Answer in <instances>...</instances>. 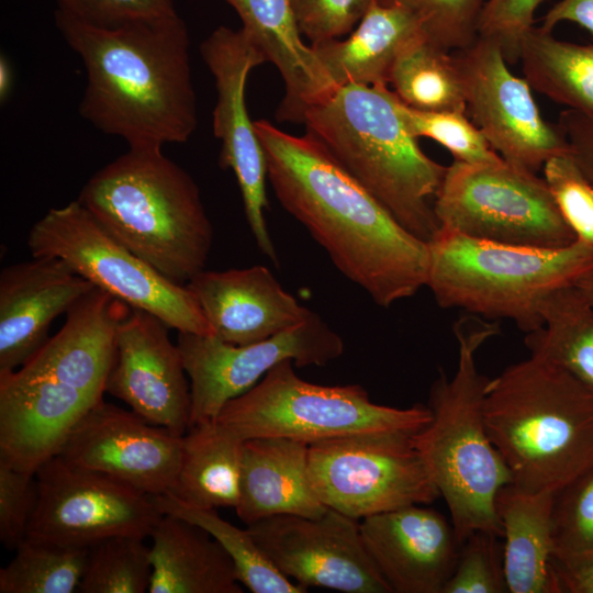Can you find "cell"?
Returning a JSON list of instances; mask_svg holds the SVG:
<instances>
[{
	"instance_id": "obj_49",
	"label": "cell",
	"mask_w": 593,
	"mask_h": 593,
	"mask_svg": "<svg viewBox=\"0 0 593 593\" xmlns=\"http://www.w3.org/2000/svg\"><path fill=\"white\" fill-rule=\"evenodd\" d=\"M573 284L582 292L589 302L593 304V266L579 276Z\"/></svg>"
},
{
	"instance_id": "obj_47",
	"label": "cell",
	"mask_w": 593,
	"mask_h": 593,
	"mask_svg": "<svg viewBox=\"0 0 593 593\" xmlns=\"http://www.w3.org/2000/svg\"><path fill=\"white\" fill-rule=\"evenodd\" d=\"M559 592L593 593V560L575 567L552 563Z\"/></svg>"
},
{
	"instance_id": "obj_11",
	"label": "cell",
	"mask_w": 593,
	"mask_h": 593,
	"mask_svg": "<svg viewBox=\"0 0 593 593\" xmlns=\"http://www.w3.org/2000/svg\"><path fill=\"white\" fill-rule=\"evenodd\" d=\"M415 434L361 433L309 444L316 496L355 519L434 502L440 493L415 448Z\"/></svg>"
},
{
	"instance_id": "obj_28",
	"label": "cell",
	"mask_w": 593,
	"mask_h": 593,
	"mask_svg": "<svg viewBox=\"0 0 593 593\" xmlns=\"http://www.w3.org/2000/svg\"><path fill=\"white\" fill-rule=\"evenodd\" d=\"M551 491H528L513 482L497 493L503 557L510 593H560L552 568Z\"/></svg>"
},
{
	"instance_id": "obj_3",
	"label": "cell",
	"mask_w": 593,
	"mask_h": 593,
	"mask_svg": "<svg viewBox=\"0 0 593 593\" xmlns=\"http://www.w3.org/2000/svg\"><path fill=\"white\" fill-rule=\"evenodd\" d=\"M78 200L120 243L174 283L205 269L213 227L192 177L163 147H128Z\"/></svg>"
},
{
	"instance_id": "obj_27",
	"label": "cell",
	"mask_w": 593,
	"mask_h": 593,
	"mask_svg": "<svg viewBox=\"0 0 593 593\" xmlns=\"http://www.w3.org/2000/svg\"><path fill=\"white\" fill-rule=\"evenodd\" d=\"M149 536V593H243L232 559L200 526L163 514Z\"/></svg>"
},
{
	"instance_id": "obj_45",
	"label": "cell",
	"mask_w": 593,
	"mask_h": 593,
	"mask_svg": "<svg viewBox=\"0 0 593 593\" xmlns=\"http://www.w3.org/2000/svg\"><path fill=\"white\" fill-rule=\"evenodd\" d=\"M557 124L568 142L569 155L593 186V119L567 109Z\"/></svg>"
},
{
	"instance_id": "obj_14",
	"label": "cell",
	"mask_w": 593,
	"mask_h": 593,
	"mask_svg": "<svg viewBox=\"0 0 593 593\" xmlns=\"http://www.w3.org/2000/svg\"><path fill=\"white\" fill-rule=\"evenodd\" d=\"M454 56L467 115L506 163L537 172L550 158L569 154L562 131L541 116L533 88L510 70L499 46L478 37Z\"/></svg>"
},
{
	"instance_id": "obj_13",
	"label": "cell",
	"mask_w": 593,
	"mask_h": 593,
	"mask_svg": "<svg viewBox=\"0 0 593 593\" xmlns=\"http://www.w3.org/2000/svg\"><path fill=\"white\" fill-rule=\"evenodd\" d=\"M177 346L190 380V422L214 421L224 405L251 389L283 360L323 367L344 353L342 337L317 314L280 334L247 345L213 335L178 332Z\"/></svg>"
},
{
	"instance_id": "obj_19",
	"label": "cell",
	"mask_w": 593,
	"mask_h": 593,
	"mask_svg": "<svg viewBox=\"0 0 593 593\" xmlns=\"http://www.w3.org/2000/svg\"><path fill=\"white\" fill-rule=\"evenodd\" d=\"M101 400L57 378L19 369L0 373V460L35 474Z\"/></svg>"
},
{
	"instance_id": "obj_38",
	"label": "cell",
	"mask_w": 593,
	"mask_h": 593,
	"mask_svg": "<svg viewBox=\"0 0 593 593\" xmlns=\"http://www.w3.org/2000/svg\"><path fill=\"white\" fill-rule=\"evenodd\" d=\"M411 13L425 38L447 51H460L478 38L485 0H378Z\"/></svg>"
},
{
	"instance_id": "obj_46",
	"label": "cell",
	"mask_w": 593,
	"mask_h": 593,
	"mask_svg": "<svg viewBox=\"0 0 593 593\" xmlns=\"http://www.w3.org/2000/svg\"><path fill=\"white\" fill-rule=\"evenodd\" d=\"M562 22H572L585 29L593 36V0H560L542 18L539 26L546 32Z\"/></svg>"
},
{
	"instance_id": "obj_44",
	"label": "cell",
	"mask_w": 593,
	"mask_h": 593,
	"mask_svg": "<svg viewBox=\"0 0 593 593\" xmlns=\"http://www.w3.org/2000/svg\"><path fill=\"white\" fill-rule=\"evenodd\" d=\"M58 10L98 27L177 15L175 0H57Z\"/></svg>"
},
{
	"instance_id": "obj_12",
	"label": "cell",
	"mask_w": 593,
	"mask_h": 593,
	"mask_svg": "<svg viewBox=\"0 0 593 593\" xmlns=\"http://www.w3.org/2000/svg\"><path fill=\"white\" fill-rule=\"evenodd\" d=\"M35 478L38 497L29 539L87 549L116 535L145 538L163 516L152 495L58 455Z\"/></svg>"
},
{
	"instance_id": "obj_20",
	"label": "cell",
	"mask_w": 593,
	"mask_h": 593,
	"mask_svg": "<svg viewBox=\"0 0 593 593\" xmlns=\"http://www.w3.org/2000/svg\"><path fill=\"white\" fill-rule=\"evenodd\" d=\"M359 526L392 593H443L461 546L443 514L413 504L368 516Z\"/></svg>"
},
{
	"instance_id": "obj_36",
	"label": "cell",
	"mask_w": 593,
	"mask_h": 593,
	"mask_svg": "<svg viewBox=\"0 0 593 593\" xmlns=\"http://www.w3.org/2000/svg\"><path fill=\"white\" fill-rule=\"evenodd\" d=\"M552 563L593 560V463L553 493Z\"/></svg>"
},
{
	"instance_id": "obj_30",
	"label": "cell",
	"mask_w": 593,
	"mask_h": 593,
	"mask_svg": "<svg viewBox=\"0 0 593 593\" xmlns=\"http://www.w3.org/2000/svg\"><path fill=\"white\" fill-rule=\"evenodd\" d=\"M542 325L526 334L532 356L551 362L593 391V304L572 283L541 301Z\"/></svg>"
},
{
	"instance_id": "obj_18",
	"label": "cell",
	"mask_w": 593,
	"mask_h": 593,
	"mask_svg": "<svg viewBox=\"0 0 593 593\" xmlns=\"http://www.w3.org/2000/svg\"><path fill=\"white\" fill-rule=\"evenodd\" d=\"M156 315L131 307L115 335L105 392L146 422L183 436L190 422V384L177 344Z\"/></svg>"
},
{
	"instance_id": "obj_24",
	"label": "cell",
	"mask_w": 593,
	"mask_h": 593,
	"mask_svg": "<svg viewBox=\"0 0 593 593\" xmlns=\"http://www.w3.org/2000/svg\"><path fill=\"white\" fill-rule=\"evenodd\" d=\"M327 507L309 473V444L287 437L244 440L235 507L247 525L276 515L318 517Z\"/></svg>"
},
{
	"instance_id": "obj_33",
	"label": "cell",
	"mask_w": 593,
	"mask_h": 593,
	"mask_svg": "<svg viewBox=\"0 0 593 593\" xmlns=\"http://www.w3.org/2000/svg\"><path fill=\"white\" fill-rule=\"evenodd\" d=\"M158 511L174 515L208 532L232 559L238 582L253 593H303L306 589L282 574L268 559L247 528L223 519L216 508L187 504L164 493L153 496Z\"/></svg>"
},
{
	"instance_id": "obj_17",
	"label": "cell",
	"mask_w": 593,
	"mask_h": 593,
	"mask_svg": "<svg viewBox=\"0 0 593 593\" xmlns=\"http://www.w3.org/2000/svg\"><path fill=\"white\" fill-rule=\"evenodd\" d=\"M182 449L183 436L101 400L76 423L57 455L155 496L172 489Z\"/></svg>"
},
{
	"instance_id": "obj_34",
	"label": "cell",
	"mask_w": 593,
	"mask_h": 593,
	"mask_svg": "<svg viewBox=\"0 0 593 593\" xmlns=\"http://www.w3.org/2000/svg\"><path fill=\"white\" fill-rule=\"evenodd\" d=\"M87 549L25 538L0 569V593H71L79 586Z\"/></svg>"
},
{
	"instance_id": "obj_26",
	"label": "cell",
	"mask_w": 593,
	"mask_h": 593,
	"mask_svg": "<svg viewBox=\"0 0 593 593\" xmlns=\"http://www.w3.org/2000/svg\"><path fill=\"white\" fill-rule=\"evenodd\" d=\"M425 37L403 8L374 0L346 38L311 44L332 89L347 85L389 86L400 54Z\"/></svg>"
},
{
	"instance_id": "obj_21",
	"label": "cell",
	"mask_w": 593,
	"mask_h": 593,
	"mask_svg": "<svg viewBox=\"0 0 593 593\" xmlns=\"http://www.w3.org/2000/svg\"><path fill=\"white\" fill-rule=\"evenodd\" d=\"M186 286L199 303L212 335L233 345L265 340L314 314L261 265L222 271L204 269Z\"/></svg>"
},
{
	"instance_id": "obj_5",
	"label": "cell",
	"mask_w": 593,
	"mask_h": 593,
	"mask_svg": "<svg viewBox=\"0 0 593 593\" xmlns=\"http://www.w3.org/2000/svg\"><path fill=\"white\" fill-rule=\"evenodd\" d=\"M302 123L402 226L425 242L435 235L434 201L447 167L419 147L389 86L337 87Z\"/></svg>"
},
{
	"instance_id": "obj_37",
	"label": "cell",
	"mask_w": 593,
	"mask_h": 593,
	"mask_svg": "<svg viewBox=\"0 0 593 593\" xmlns=\"http://www.w3.org/2000/svg\"><path fill=\"white\" fill-rule=\"evenodd\" d=\"M399 110L414 137L430 138L466 164L493 163L503 159L466 112L421 111L399 100Z\"/></svg>"
},
{
	"instance_id": "obj_2",
	"label": "cell",
	"mask_w": 593,
	"mask_h": 593,
	"mask_svg": "<svg viewBox=\"0 0 593 593\" xmlns=\"http://www.w3.org/2000/svg\"><path fill=\"white\" fill-rule=\"evenodd\" d=\"M55 23L87 72L81 116L128 147L187 142L197 128L190 40L177 14L98 27L60 11Z\"/></svg>"
},
{
	"instance_id": "obj_23",
	"label": "cell",
	"mask_w": 593,
	"mask_h": 593,
	"mask_svg": "<svg viewBox=\"0 0 593 593\" xmlns=\"http://www.w3.org/2000/svg\"><path fill=\"white\" fill-rule=\"evenodd\" d=\"M131 306L93 288L66 313L59 332L19 368L103 395L115 354V335Z\"/></svg>"
},
{
	"instance_id": "obj_43",
	"label": "cell",
	"mask_w": 593,
	"mask_h": 593,
	"mask_svg": "<svg viewBox=\"0 0 593 593\" xmlns=\"http://www.w3.org/2000/svg\"><path fill=\"white\" fill-rule=\"evenodd\" d=\"M38 497L35 474L0 460V540L15 550L26 538Z\"/></svg>"
},
{
	"instance_id": "obj_40",
	"label": "cell",
	"mask_w": 593,
	"mask_h": 593,
	"mask_svg": "<svg viewBox=\"0 0 593 593\" xmlns=\"http://www.w3.org/2000/svg\"><path fill=\"white\" fill-rule=\"evenodd\" d=\"M544 178L575 237L593 246V186L569 154L550 158Z\"/></svg>"
},
{
	"instance_id": "obj_15",
	"label": "cell",
	"mask_w": 593,
	"mask_h": 593,
	"mask_svg": "<svg viewBox=\"0 0 593 593\" xmlns=\"http://www.w3.org/2000/svg\"><path fill=\"white\" fill-rule=\"evenodd\" d=\"M200 52L216 89L213 132L221 141L220 165L237 180L247 223L264 255L277 264V253L265 220L267 163L246 107L249 72L267 63L266 56L242 29L216 27Z\"/></svg>"
},
{
	"instance_id": "obj_42",
	"label": "cell",
	"mask_w": 593,
	"mask_h": 593,
	"mask_svg": "<svg viewBox=\"0 0 593 593\" xmlns=\"http://www.w3.org/2000/svg\"><path fill=\"white\" fill-rule=\"evenodd\" d=\"M544 0H485L478 37L500 47L506 61L519 60L525 36L535 26V12Z\"/></svg>"
},
{
	"instance_id": "obj_41",
	"label": "cell",
	"mask_w": 593,
	"mask_h": 593,
	"mask_svg": "<svg viewBox=\"0 0 593 593\" xmlns=\"http://www.w3.org/2000/svg\"><path fill=\"white\" fill-rule=\"evenodd\" d=\"M374 0H290L299 32L311 44L347 36ZM310 44V45H311Z\"/></svg>"
},
{
	"instance_id": "obj_25",
	"label": "cell",
	"mask_w": 593,
	"mask_h": 593,
	"mask_svg": "<svg viewBox=\"0 0 593 593\" xmlns=\"http://www.w3.org/2000/svg\"><path fill=\"white\" fill-rule=\"evenodd\" d=\"M238 14L242 29L279 70L284 96L279 122L302 123L305 110L332 88L311 47L295 24L290 0H224Z\"/></svg>"
},
{
	"instance_id": "obj_16",
	"label": "cell",
	"mask_w": 593,
	"mask_h": 593,
	"mask_svg": "<svg viewBox=\"0 0 593 593\" xmlns=\"http://www.w3.org/2000/svg\"><path fill=\"white\" fill-rule=\"evenodd\" d=\"M246 528L272 564L305 589L392 593L363 544L358 519L327 507L318 517L276 515Z\"/></svg>"
},
{
	"instance_id": "obj_39",
	"label": "cell",
	"mask_w": 593,
	"mask_h": 593,
	"mask_svg": "<svg viewBox=\"0 0 593 593\" xmlns=\"http://www.w3.org/2000/svg\"><path fill=\"white\" fill-rule=\"evenodd\" d=\"M502 539V535L489 530L470 534L461 542L455 571L443 593L508 592Z\"/></svg>"
},
{
	"instance_id": "obj_8",
	"label": "cell",
	"mask_w": 593,
	"mask_h": 593,
	"mask_svg": "<svg viewBox=\"0 0 593 593\" xmlns=\"http://www.w3.org/2000/svg\"><path fill=\"white\" fill-rule=\"evenodd\" d=\"M293 367L290 359L278 363L251 389L228 401L215 421L242 440L287 437L312 444L361 433L415 434L432 418L427 405L377 404L359 384L311 383Z\"/></svg>"
},
{
	"instance_id": "obj_32",
	"label": "cell",
	"mask_w": 593,
	"mask_h": 593,
	"mask_svg": "<svg viewBox=\"0 0 593 593\" xmlns=\"http://www.w3.org/2000/svg\"><path fill=\"white\" fill-rule=\"evenodd\" d=\"M389 85L402 103L416 110H467L455 56L425 37L413 42L400 54L391 70Z\"/></svg>"
},
{
	"instance_id": "obj_4",
	"label": "cell",
	"mask_w": 593,
	"mask_h": 593,
	"mask_svg": "<svg viewBox=\"0 0 593 593\" xmlns=\"http://www.w3.org/2000/svg\"><path fill=\"white\" fill-rule=\"evenodd\" d=\"M468 314V313H467ZM500 325L468 314L454 325L458 362L451 377L444 372L429 390V423L413 436L432 480L444 497L461 542L473 532L502 535L495 511L500 490L512 474L493 445L484 418L489 382L477 367V353Z\"/></svg>"
},
{
	"instance_id": "obj_9",
	"label": "cell",
	"mask_w": 593,
	"mask_h": 593,
	"mask_svg": "<svg viewBox=\"0 0 593 593\" xmlns=\"http://www.w3.org/2000/svg\"><path fill=\"white\" fill-rule=\"evenodd\" d=\"M27 246L32 256L61 259L94 288L156 315L170 328L212 335L187 286L171 282L125 247L78 199L48 210L31 227Z\"/></svg>"
},
{
	"instance_id": "obj_6",
	"label": "cell",
	"mask_w": 593,
	"mask_h": 593,
	"mask_svg": "<svg viewBox=\"0 0 593 593\" xmlns=\"http://www.w3.org/2000/svg\"><path fill=\"white\" fill-rule=\"evenodd\" d=\"M484 418L522 489L555 492L593 463V391L541 358L489 379Z\"/></svg>"
},
{
	"instance_id": "obj_22",
	"label": "cell",
	"mask_w": 593,
	"mask_h": 593,
	"mask_svg": "<svg viewBox=\"0 0 593 593\" xmlns=\"http://www.w3.org/2000/svg\"><path fill=\"white\" fill-rule=\"evenodd\" d=\"M94 287L55 257L32 256L0 273V373L22 367L52 322Z\"/></svg>"
},
{
	"instance_id": "obj_7",
	"label": "cell",
	"mask_w": 593,
	"mask_h": 593,
	"mask_svg": "<svg viewBox=\"0 0 593 593\" xmlns=\"http://www.w3.org/2000/svg\"><path fill=\"white\" fill-rule=\"evenodd\" d=\"M426 287L443 309L482 318H508L524 333L542 325L539 306L555 289L593 266V246L560 248L501 244L439 227L427 242Z\"/></svg>"
},
{
	"instance_id": "obj_35",
	"label": "cell",
	"mask_w": 593,
	"mask_h": 593,
	"mask_svg": "<svg viewBox=\"0 0 593 593\" xmlns=\"http://www.w3.org/2000/svg\"><path fill=\"white\" fill-rule=\"evenodd\" d=\"M144 538L116 535L87 548L81 593H144L152 578L150 547Z\"/></svg>"
},
{
	"instance_id": "obj_48",
	"label": "cell",
	"mask_w": 593,
	"mask_h": 593,
	"mask_svg": "<svg viewBox=\"0 0 593 593\" xmlns=\"http://www.w3.org/2000/svg\"><path fill=\"white\" fill-rule=\"evenodd\" d=\"M13 83L12 70L8 59L3 56L0 58V100L3 102L10 94Z\"/></svg>"
},
{
	"instance_id": "obj_1",
	"label": "cell",
	"mask_w": 593,
	"mask_h": 593,
	"mask_svg": "<svg viewBox=\"0 0 593 593\" xmlns=\"http://www.w3.org/2000/svg\"><path fill=\"white\" fill-rule=\"evenodd\" d=\"M254 124L275 195L338 271L382 307L426 287L427 242L402 226L312 134L292 135L267 120Z\"/></svg>"
},
{
	"instance_id": "obj_29",
	"label": "cell",
	"mask_w": 593,
	"mask_h": 593,
	"mask_svg": "<svg viewBox=\"0 0 593 593\" xmlns=\"http://www.w3.org/2000/svg\"><path fill=\"white\" fill-rule=\"evenodd\" d=\"M244 440L215 419L190 426L172 489L182 502L202 508L236 507Z\"/></svg>"
},
{
	"instance_id": "obj_10",
	"label": "cell",
	"mask_w": 593,
	"mask_h": 593,
	"mask_svg": "<svg viewBox=\"0 0 593 593\" xmlns=\"http://www.w3.org/2000/svg\"><path fill=\"white\" fill-rule=\"evenodd\" d=\"M439 227L501 244L560 248L577 240L545 180L500 159L454 160L434 201Z\"/></svg>"
},
{
	"instance_id": "obj_31",
	"label": "cell",
	"mask_w": 593,
	"mask_h": 593,
	"mask_svg": "<svg viewBox=\"0 0 593 593\" xmlns=\"http://www.w3.org/2000/svg\"><path fill=\"white\" fill-rule=\"evenodd\" d=\"M519 61L534 90L593 119V44L561 41L534 26L522 43Z\"/></svg>"
}]
</instances>
